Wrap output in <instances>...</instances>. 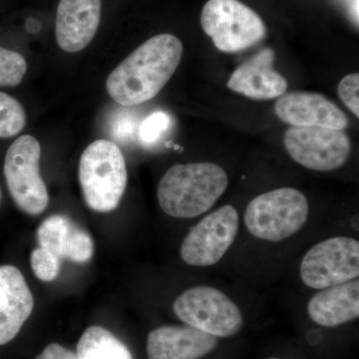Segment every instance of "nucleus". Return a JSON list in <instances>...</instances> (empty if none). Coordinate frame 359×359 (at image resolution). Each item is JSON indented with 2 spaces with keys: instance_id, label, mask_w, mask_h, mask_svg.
<instances>
[{
  "instance_id": "nucleus-15",
  "label": "nucleus",
  "mask_w": 359,
  "mask_h": 359,
  "mask_svg": "<svg viewBox=\"0 0 359 359\" xmlns=\"http://www.w3.org/2000/svg\"><path fill=\"white\" fill-rule=\"evenodd\" d=\"M218 340L192 327H162L148 335L149 359H199L216 348Z\"/></svg>"
},
{
  "instance_id": "nucleus-22",
  "label": "nucleus",
  "mask_w": 359,
  "mask_h": 359,
  "mask_svg": "<svg viewBox=\"0 0 359 359\" xmlns=\"http://www.w3.org/2000/svg\"><path fill=\"white\" fill-rule=\"evenodd\" d=\"M169 116L164 112H156L141 123L138 129L139 139L143 144H152L160 138L170 126Z\"/></svg>"
},
{
  "instance_id": "nucleus-1",
  "label": "nucleus",
  "mask_w": 359,
  "mask_h": 359,
  "mask_svg": "<svg viewBox=\"0 0 359 359\" xmlns=\"http://www.w3.org/2000/svg\"><path fill=\"white\" fill-rule=\"evenodd\" d=\"M183 44L172 34L151 37L111 72L106 89L122 106L147 102L164 88L183 56Z\"/></svg>"
},
{
  "instance_id": "nucleus-13",
  "label": "nucleus",
  "mask_w": 359,
  "mask_h": 359,
  "mask_svg": "<svg viewBox=\"0 0 359 359\" xmlns=\"http://www.w3.org/2000/svg\"><path fill=\"white\" fill-rule=\"evenodd\" d=\"M101 0H60L56 15V41L62 50H83L100 23Z\"/></svg>"
},
{
  "instance_id": "nucleus-6",
  "label": "nucleus",
  "mask_w": 359,
  "mask_h": 359,
  "mask_svg": "<svg viewBox=\"0 0 359 359\" xmlns=\"http://www.w3.org/2000/svg\"><path fill=\"white\" fill-rule=\"evenodd\" d=\"M173 309L189 327L215 337H233L244 325L237 304L221 290L207 285L187 290L177 297Z\"/></svg>"
},
{
  "instance_id": "nucleus-23",
  "label": "nucleus",
  "mask_w": 359,
  "mask_h": 359,
  "mask_svg": "<svg viewBox=\"0 0 359 359\" xmlns=\"http://www.w3.org/2000/svg\"><path fill=\"white\" fill-rule=\"evenodd\" d=\"M339 98L346 104L347 108L353 113L356 117H359V74L353 73L342 78L339 82Z\"/></svg>"
},
{
  "instance_id": "nucleus-11",
  "label": "nucleus",
  "mask_w": 359,
  "mask_h": 359,
  "mask_svg": "<svg viewBox=\"0 0 359 359\" xmlns=\"http://www.w3.org/2000/svg\"><path fill=\"white\" fill-rule=\"evenodd\" d=\"M276 114L294 127H323L344 130L348 118L337 104L320 93L294 91L283 94L276 101Z\"/></svg>"
},
{
  "instance_id": "nucleus-17",
  "label": "nucleus",
  "mask_w": 359,
  "mask_h": 359,
  "mask_svg": "<svg viewBox=\"0 0 359 359\" xmlns=\"http://www.w3.org/2000/svg\"><path fill=\"white\" fill-rule=\"evenodd\" d=\"M311 320L325 327H334L358 318L359 282L351 280L320 290L309 299Z\"/></svg>"
},
{
  "instance_id": "nucleus-25",
  "label": "nucleus",
  "mask_w": 359,
  "mask_h": 359,
  "mask_svg": "<svg viewBox=\"0 0 359 359\" xmlns=\"http://www.w3.org/2000/svg\"><path fill=\"white\" fill-rule=\"evenodd\" d=\"M0 205H1V191H0Z\"/></svg>"
},
{
  "instance_id": "nucleus-12",
  "label": "nucleus",
  "mask_w": 359,
  "mask_h": 359,
  "mask_svg": "<svg viewBox=\"0 0 359 359\" xmlns=\"http://www.w3.org/2000/svg\"><path fill=\"white\" fill-rule=\"evenodd\" d=\"M276 53L264 48L238 66L228 81V88L254 100H269L280 97L287 89V82L273 68Z\"/></svg>"
},
{
  "instance_id": "nucleus-10",
  "label": "nucleus",
  "mask_w": 359,
  "mask_h": 359,
  "mask_svg": "<svg viewBox=\"0 0 359 359\" xmlns=\"http://www.w3.org/2000/svg\"><path fill=\"white\" fill-rule=\"evenodd\" d=\"M238 214L231 205L205 216L191 229L181 245L182 259L193 266H211L221 261L238 235Z\"/></svg>"
},
{
  "instance_id": "nucleus-16",
  "label": "nucleus",
  "mask_w": 359,
  "mask_h": 359,
  "mask_svg": "<svg viewBox=\"0 0 359 359\" xmlns=\"http://www.w3.org/2000/svg\"><path fill=\"white\" fill-rule=\"evenodd\" d=\"M36 236L40 247L49 250L60 261L67 259L82 264L93 256V241L89 233L62 215L45 219Z\"/></svg>"
},
{
  "instance_id": "nucleus-7",
  "label": "nucleus",
  "mask_w": 359,
  "mask_h": 359,
  "mask_svg": "<svg viewBox=\"0 0 359 359\" xmlns=\"http://www.w3.org/2000/svg\"><path fill=\"white\" fill-rule=\"evenodd\" d=\"M41 147L32 135H23L9 147L4 161L9 193L16 205L28 215L41 214L49 203L48 192L39 173Z\"/></svg>"
},
{
  "instance_id": "nucleus-3",
  "label": "nucleus",
  "mask_w": 359,
  "mask_h": 359,
  "mask_svg": "<svg viewBox=\"0 0 359 359\" xmlns=\"http://www.w3.org/2000/svg\"><path fill=\"white\" fill-rule=\"evenodd\" d=\"M126 163L113 142L97 140L82 153L79 181L85 202L95 212L113 211L119 205L127 186Z\"/></svg>"
},
{
  "instance_id": "nucleus-2",
  "label": "nucleus",
  "mask_w": 359,
  "mask_h": 359,
  "mask_svg": "<svg viewBox=\"0 0 359 359\" xmlns=\"http://www.w3.org/2000/svg\"><path fill=\"white\" fill-rule=\"evenodd\" d=\"M228 184L226 171L212 163L175 165L161 179L158 201L169 216L195 218L216 204Z\"/></svg>"
},
{
  "instance_id": "nucleus-20",
  "label": "nucleus",
  "mask_w": 359,
  "mask_h": 359,
  "mask_svg": "<svg viewBox=\"0 0 359 359\" xmlns=\"http://www.w3.org/2000/svg\"><path fill=\"white\" fill-rule=\"evenodd\" d=\"M27 71L25 57L18 52L0 47V86L15 87Z\"/></svg>"
},
{
  "instance_id": "nucleus-8",
  "label": "nucleus",
  "mask_w": 359,
  "mask_h": 359,
  "mask_svg": "<svg viewBox=\"0 0 359 359\" xmlns=\"http://www.w3.org/2000/svg\"><path fill=\"white\" fill-rule=\"evenodd\" d=\"M299 275L306 287L323 290L356 280L359 276V243L337 237L318 243L302 259Z\"/></svg>"
},
{
  "instance_id": "nucleus-4",
  "label": "nucleus",
  "mask_w": 359,
  "mask_h": 359,
  "mask_svg": "<svg viewBox=\"0 0 359 359\" xmlns=\"http://www.w3.org/2000/svg\"><path fill=\"white\" fill-rule=\"evenodd\" d=\"M309 214V201L301 191L280 188L250 201L245 212V224L254 237L280 242L301 231Z\"/></svg>"
},
{
  "instance_id": "nucleus-5",
  "label": "nucleus",
  "mask_w": 359,
  "mask_h": 359,
  "mask_svg": "<svg viewBox=\"0 0 359 359\" xmlns=\"http://www.w3.org/2000/svg\"><path fill=\"white\" fill-rule=\"evenodd\" d=\"M201 25L219 51L233 53L259 43L266 27L256 11L238 0H209Z\"/></svg>"
},
{
  "instance_id": "nucleus-21",
  "label": "nucleus",
  "mask_w": 359,
  "mask_h": 359,
  "mask_svg": "<svg viewBox=\"0 0 359 359\" xmlns=\"http://www.w3.org/2000/svg\"><path fill=\"white\" fill-rule=\"evenodd\" d=\"M32 268L34 275L42 282H53L60 271V259L44 248H37L32 252Z\"/></svg>"
},
{
  "instance_id": "nucleus-24",
  "label": "nucleus",
  "mask_w": 359,
  "mask_h": 359,
  "mask_svg": "<svg viewBox=\"0 0 359 359\" xmlns=\"http://www.w3.org/2000/svg\"><path fill=\"white\" fill-rule=\"evenodd\" d=\"M35 359H78L76 354L68 351L60 344H49Z\"/></svg>"
},
{
  "instance_id": "nucleus-19",
  "label": "nucleus",
  "mask_w": 359,
  "mask_h": 359,
  "mask_svg": "<svg viewBox=\"0 0 359 359\" xmlns=\"http://www.w3.org/2000/svg\"><path fill=\"white\" fill-rule=\"evenodd\" d=\"M25 108L15 98L0 92V138H11L25 129Z\"/></svg>"
},
{
  "instance_id": "nucleus-9",
  "label": "nucleus",
  "mask_w": 359,
  "mask_h": 359,
  "mask_svg": "<svg viewBox=\"0 0 359 359\" xmlns=\"http://www.w3.org/2000/svg\"><path fill=\"white\" fill-rule=\"evenodd\" d=\"M283 144L295 162L318 172L344 166L351 151V139L344 130L323 127H292L285 132Z\"/></svg>"
},
{
  "instance_id": "nucleus-14",
  "label": "nucleus",
  "mask_w": 359,
  "mask_h": 359,
  "mask_svg": "<svg viewBox=\"0 0 359 359\" xmlns=\"http://www.w3.org/2000/svg\"><path fill=\"white\" fill-rule=\"evenodd\" d=\"M33 308L32 292L20 269L8 264L0 266V346L18 334Z\"/></svg>"
},
{
  "instance_id": "nucleus-26",
  "label": "nucleus",
  "mask_w": 359,
  "mask_h": 359,
  "mask_svg": "<svg viewBox=\"0 0 359 359\" xmlns=\"http://www.w3.org/2000/svg\"><path fill=\"white\" fill-rule=\"evenodd\" d=\"M269 359H278V358H269Z\"/></svg>"
},
{
  "instance_id": "nucleus-18",
  "label": "nucleus",
  "mask_w": 359,
  "mask_h": 359,
  "mask_svg": "<svg viewBox=\"0 0 359 359\" xmlns=\"http://www.w3.org/2000/svg\"><path fill=\"white\" fill-rule=\"evenodd\" d=\"M76 355L78 359H133L128 347L101 327L85 330L78 342Z\"/></svg>"
}]
</instances>
